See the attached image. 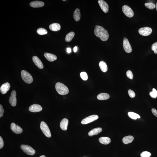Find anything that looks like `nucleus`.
<instances>
[{
	"mask_svg": "<svg viewBox=\"0 0 157 157\" xmlns=\"http://www.w3.org/2000/svg\"><path fill=\"white\" fill-rule=\"evenodd\" d=\"M94 34L97 37L99 38L102 41H106L109 38V35L108 31L100 26H95Z\"/></svg>",
	"mask_w": 157,
	"mask_h": 157,
	"instance_id": "obj_1",
	"label": "nucleus"
},
{
	"mask_svg": "<svg viewBox=\"0 0 157 157\" xmlns=\"http://www.w3.org/2000/svg\"><path fill=\"white\" fill-rule=\"evenodd\" d=\"M56 90L60 95H67L69 93V89L68 87L64 84L60 82H58L56 84Z\"/></svg>",
	"mask_w": 157,
	"mask_h": 157,
	"instance_id": "obj_2",
	"label": "nucleus"
},
{
	"mask_svg": "<svg viewBox=\"0 0 157 157\" xmlns=\"http://www.w3.org/2000/svg\"><path fill=\"white\" fill-rule=\"evenodd\" d=\"M21 75L22 79L27 84H30L32 82L33 79L32 76L27 71L22 70L21 72Z\"/></svg>",
	"mask_w": 157,
	"mask_h": 157,
	"instance_id": "obj_3",
	"label": "nucleus"
},
{
	"mask_svg": "<svg viewBox=\"0 0 157 157\" xmlns=\"http://www.w3.org/2000/svg\"><path fill=\"white\" fill-rule=\"evenodd\" d=\"M40 128L44 135L48 138H50L51 134L48 125L44 122L42 121L40 123Z\"/></svg>",
	"mask_w": 157,
	"mask_h": 157,
	"instance_id": "obj_4",
	"label": "nucleus"
},
{
	"mask_svg": "<svg viewBox=\"0 0 157 157\" xmlns=\"http://www.w3.org/2000/svg\"><path fill=\"white\" fill-rule=\"evenodd\" d=\"M21 148L27 154L33 155L35 153V150L31 146L28 145H22L20 146Z\"/></svg>",
	"mask_w": 157,
	"mask_h": 157,
	"instance_id": "obj_5",
	"label": "nucleus"
},
{
	"mask_svg": "<svg viewBox=\"0 0 157 157\" xmlns=\"http://www.w3.org/2000/svg\"><path fill=\"white\" fill-rule=\"evenodd\" d=\"M122 10L125 15L129 18H132L134 16V13L132 10L128 6H123L122 7Z\"/></svg>",
	"mask_w": 157,
	"mask_h": 157,
	"instance_id": "obj_6",
	"label": "nucleus"
},
{
	"mask_svg": "<svg viewBox=\"0 0 157 157\" xmlns=\"http://www.w3.org/2000/svg\"><path fill=\"white\" fill-rule=\"evenodd\" d=\"M123 46L125 52L127 53H130L132 52V49L129 40L126 38L125 37L123 42Z\"/></svg>",
	"mask_w": 157,
	"mask_h": 157,
	"instance_id": "obj_7",
	"label": "nucleus"
},
{
	"mask_svg": "<svg viewBox=\"0 0 157 157\" xmlns=\"http://www.w3.org/2000/svg\"><path fill=\"white\" fill-rule=\"evenodd\" d=\"M152 29L148 27H145L140 29L138 32L141 35L144 36H148L151 34Z\"/></svg>",
	"mask_w": 157,
	"mask_h": 157,
	"instance_id": "obj_8",
	"label": "nucleus"
},
{
	"mask_svg": "<svg viewBox=\"0 0 157 157\" xmlns=\"http://www.w3.org/2000/svg\"><path fill=\"white\" fill-rule=\"evenodd\" d=\"M98 118V116L95 115L90 116L83 119L81 123L82 124H87L97 120Z\"/></svg>",
	"mask_w": 157,
	"mask_h": 157,
	"instance_id": "obj_9",
	"label": "nucleus"
},
{
	"mask_svg": "<svg viewBox=\"0 0 157 157\" xmlns=\"http://www.w3.org/2000/svg\"><path fill=\"white\" fill-rule=\"evenodd\" d=\"M16 93L15 90L12 91L9 99V102L12 106H16L17 104Z\"/></svg>",
	"mask_w": 157,
	"mask_h": 157,
	"instance_id": "obj_10",
	"label": "nucleus"
},
{
	"mask_svg": "<svg viewBox=\"0 0 157 157\" xmlns=\"http://www.w3.org/2000/svg\"><path fill=\"white\" fill-rule=\"evenodd\" d=\"M98 2L102 11L105 13H108L109 10V7L107 3L103 0H99Z\"/></svg>",
	"mask_w": 157,
	"mask_h": 157,
	"instance_id": "obj_11",
	"label": "nucleus"
},
{
	"mask_svg": "<svg viewBox=\"0 0 157 157\" xmlns=\"http://www.w3.org/2000/svg\"><path fill=\"white\" fill-rule=\"evenodd\" d=\"M10 129L13 132L16 134H20L23 132V129L22 128L14 123H11L10 125Z\"/></svg>",
	"mask_w": 157,
	"mask_h": 157,
	"instance_id": "obj_12",
	"label": "nucleus"
},
{
	"mask_svg": "<svg viewBox=\"0 0 157 157\" xmlns=\"http://www.w3.org/2000/svg\"><path fill=\"white\" fill-rule=\"evenodd\" d=\"M29 110L30 111L33 112H39L42 110V108L40 105L34 104L31 106L29 107Z\"/></svg>",
	"mask_w": 157,
	"mask_h": 157,
	"instance_id": "obj_13",
	"label": "nucleus"
},
{
	"mask_svg": "<svg viewBox=\"0 0 157 157\" xmlns=\"http://www.w3.org/2000/svg\"><path fill=\"white\" fill-rule=\"evenodd\" d=\"M10 84L8 82H6L3 84L0 88V90L1 94H4L6 93L10 90Z\"/></svg>",
	"mask_w": 157,
	"mask_h": 157,
	"instance_id": "obj_14",
	"label": "nucleus"
},
{
	"mask_svg": "<svg viewBox=\"0 0 157 157\" xmlns=\"http://www.w3.org/2000/svg\"><path fill=\"white\" fill-rule=\"evenodd\" d=\"M32 60L34 64L39 68L40 69L43 68L44 66L43 63L38 57L36 56L33 57Z\"/></svg>",
	"mask_w": 157,
	"mask_h": 157,
	"instance_id": "obj_15",
	"label": "nucleus"
},
{
	"mask_svg": "<svg viewBox=\"0 0 157 157\" xmlns=\"http://www.w3.org/2000/svg\"><path fill=\"white\" fill-rule=\"evenodd\" d=\"M30 5L33 8H39L43 7L44 5V3L42 1H34L30 3Z\"/></svg>",
	"mask_w": 157,
	"mask_h": 157,
	"instance_id": "obj_16",
	"label": "nucleus"
},
{
	"mask_svg": "<svg viewBox=\"0 0 157 157\" xmlns=\"http://www.w3.org/2000/svg\"><path fill=\"white\" fill-rule=\"evenodd\" d=\"M44 56L50 62L55 61L57 59V57L55 55L49 53H45Z\"/></svg>",
	"mask_w": 157,
	"mask_h": 157,
	"instance_id": "obj_17",
	"label": "nucleus"
},
{
	"mask_svg": "<svg viewBox=\"0 0 157 157\" xmlns=\"http://www.w3.org/2000/svg\"><path fill=\"white\" fill-rule=\"evenodd\" d=\"M69 120L66 118L63 119L60 123V127L63 130L66 131L67 129V127L69 124Z\"/></svg>",
	"mask_w": 157,
	"mask_h": 157,
	"instance_id": "obj_18",
	"label": "nucleus"
},
{
	"mask_svg": "<svg viewBox=\"0 0 157 157\" xmlns=\"http://www.w3.org/2000/svg\"><path fill=\"white\" fill-rule=\"evenodd\" d=\"M61 27L59 24L54 23L51 24L49 26V29L51 31H57L60 30Z\"/></svg>",
	"mask_w": 157,
	"mask_h": 157,
	"instance_id": "obj_19",
	"label": "nucleus"
},
{
	"mask_svg": "<svg viewBox=\"0 0 157 157\" xmlns=\"http://www.w3.org/2000/svg\"><path fill=\"white\" fill-rule=\"evenodd\" d=\"M102 131V128H95L91 130L90 132H89L88 135L89 136H91L97 135V134H98L101 132Z\"/></svg>",
	"mask_w": 157,
	"mask_h": 157,
	"instance_id": "obj_20",
	"label": "nucleus"
},
{
	"mask_svg": "<svg viewBox=\"0 0 157 157\" xmlns=\"http://www.w3.org/2000/svg\"><path fill=\"white\" fill-rule=\"evenodd\" d=\"M73 18L76 21H78L80 20L81 18V13L79 9H76L74 12Z\"/></svg>",
	"mask_w": 157,
	"mask_h": 157,
	"instance_id": "obj_21",
	"label": "nucleus"
},
{
	"mask_svg": "<svg viewBox=\"0 0 157 157\" xmlns=\"http://www.w3.org/2000/svg\"><path fill=\"white\" fill-rule=\"evenodd\" d=\"M99 141L102 144L107 145L111 142V139L108 137H102L99 138Z\"/></svg>",
	"mask_w": 157,
	"mask_h": 157,
	"instance_id": "obj_22",
	"label": "nucleus"
},
{
	"mask_svg": "<svg viewBox=\"0 0 157 157\" xmlns=\"http://www.w3.org/2000/svg\"><path fill=\"white\" fill-rule=\"evenodd\" d=\"M110 96L108 93H102L99 94L97 96V98L99 100H107L109 98Z\"/></svg>",
	"mask_w": 157,
	"mask_h": 157,
	"instance_id": "obj_23",
	"label": "nucleus"
},
{
	"mask_svg": "<svg viewBox=\"0 0 157 157\" xmlns=\"http://www.w3.org/2000/svg\"><path fill=\"white\" fill-rule=\"evenodd\" d=\"M134 139V138L132 136H128L124 137L123 142L124 144H127L132 142Z\"/></svg>",
	"mask_w": 157,
	"mask_h": 157,
	"instance_id": "obj_24",
	"label": "nucleus"
},
{
	"mask_svg": "<svg viewBox=\"0 0 157 157\" xmlns=\"http://www.w3.org/2000/svg\"><path fill=\"white\" fill-rule=\"evenodd\" d=\"M99 66L102 72H105L108 71V66L105 62L103 61H100L99 63Z\"/></svg>",
	"mask_w": 157,
	"mask_h": 157,
	"instance_id": "obj_25",
	"label": "nucleus"
},
{
	"mask_svg": "<svg viewBox=\"0 0 157 157\" xmlns=\"http://www.w3.org/2000/svg\"><path fill=\"white\" fill-rule=\"evenodd\" d=\"M75 35V33L73 31L70 32L66 36L65 40L67 42H70L73 38Z\"/></svg>",
	"mask_w": 157,
	"mask_h": 157,
	"instance_id": "obj_26",
	"label": "nucleus"
},
{
	"mask_svg": "<svg viewBox=\"0 0 157 157\" xmlns=\"http://www.w3.org/2000/svg\"><path fill=\"white\" fill-rule=\"evenodd\" d=\"M128 114L130 118L134 120H136L137 118H140V116L138 114L132 112L128 113Z\"/></svg>",
	"mask_w": 157,
	"mask_h": 157,
	"instance_id": "obj_27",
	"label": "nucleus"
},
{
	"mask_svg": "<svg viewBox=\"0 0 157 157\" xmlns=\"http://www.w3.org/2000/svg\"><path fill=\"white\" fill-rule=\"evenodd\" d=\"M37 32L40 35H43L47 34L48 31L45 29L43 28H40L37 30Z\"/></svg>",
	"mask_w": 157,
	"mask_h": 157,
	"instance_id": "obj_28",
	"label": "nucleus"
},
{
	"mask_svg": "<svg viewBox=\"0 0 157 157\" xmlns=\"http://www.w3.org/2000/svg\"><path fill=\"white\" fill-rule=\"evenodd\" d=\"M145 6L148 9L153 10L156 8V5L153 3L152 2L146 3L145 4Z\"/></svg>",
	"mask_w": 157,
	"mask_h": 157,
	"instance_id": "obj_29",
	"label": "nucleus"
},
{
	"mask_svg": "<svg viewBox=\"0 0 157 157\" xmlns=\"http://www.w3.org/2000/svg\"><path fill=\"white\" fill-rule=\"evenodd\" d=\"M149 95L152 98H156L157 97V91L156 89L153 88L152 89V91L150 92Z\"/></svg>",
	"mask_w": 157,
	"mask_h": 157,
	"instance_id": "obj_30",
	"label": "nucleus"
},
{
	"mask_svg": "<svg viewBox=\"0 0 157 157\" xmlns=\"http://www.w3.org/2000/svg\"><path fill=\"white\" fill-rule=\"evenodd\" d=\"M80 75L81 78L84 81H86L88 79V76L86 72H81Z\"/></svg>",
	"mask_w": 157,
	"mask_h": 157,
	"instance_id": "obj_31",
	"label": "nucleus"
},
{
	"mask_svg": "<svg viewBox=\"0 0 157 157\" xmlns=\"http://www.w3.org/2000/svg\"><path fill=\"white\" fill-rule=\"evenodd\" d=\"M151 153L150 152H143L141 154V157H149L151 156Z\"/></svg>",
	"mask_w": 157,
	"mask_h": 157,
	"instance_id": "obj_32",
	"label": "nucleus"
},
{
	"mask_svg": "<svg viewBox=\"0 0 157 157\" xmlns=\"http://www.w3.org/2000/svg\"><path fill=\"white\" fill-rule=\"evenodd\" d=\"M152 49L154 51L155 53L157 54V42L154 43L152 45Z\"/></svg>",
	"mask_w": 157,
	"mask_h": 157,
	"instance_id": "obj_33",
	"label": "nucleus"
},
{
	"mask_svg": "<svg viewBox=\"0 0 157 157\" xmlns=\"http://www.w3.org/2000/svg\"><path fill=\"white\" fill-rule=\"evenodd\" d=\"M126 74L128 77L132 79L133 78V75L132 72L130 70H128Z\"/></svg>",
	"mask_w": 157,
	"mask_h": 157,
	"instance_id": "obj_34",
	"label": "nucleus"
},
{
	"mask_svg": "<svg viewBox=\"0 0 157 157\" xmlns=\"http://www.w3.org/2000/svg\"><path fill=\"white\" fill-rule=\"evenodd\" d=\"M128 93L129 96L131 98H134L135 96V93L132 90L130 89L128 90Z\"/></svg>",
	"mask_w": 157,
	"mask_h": 157,
	"instance_id": "obj_35",
	"label": "nucleus"
},
{
	"mask_svg": "<svg viewBox=\"0 0 157 157\" xmlns=\"http://www.w3.org/2000/svg\"><path fill=\"white\" fill-rule=\"evenodd\" d=\"M4 110L3 108L2 105H0V117H2L3 115Z\"/></svg>",
	"mask_w": 157,
	"mask_h": 157,
	"instance_id": "obj_36",
	"label": "nucleus"
},
{
	"mask_svg": "<svg viewBox=\"0 0 157 157\" xmlns=\"http://www.w3.org/2000/svg\"><path fill=\"white\" fill-rule=\"evenodd\" d=\"M4 146V142L3 138L1 136L0 137V149L2 148Z\"/></svg>",
	"mask_w": 157,
	"mask_h": 157,
	"instance_id": "obj_37",
	"label": "nucleus"
},
{
	"mask_svg": "<svg viewBox=\"0 0 157 157\" xmlns=\"http://www.w3.org/2000/svg\"><path fill=\"white\" fill-rule=\"evenodd\" d=\"M152 113L155 116L157 117V111L155 108H152Z\"/></svg>",
	"mask_w": 157,
	"mask_h": 157,
	"instance_id": "obj_38",
	"label": "nucleus"
},
{
	"mask_svg": "<svg viewBox=\"0 0 157 157\" xmlns=\"http://www.w3.org/2000/svg\"><path fill=\"white\" fill-rule=\"evenodd\" d=\"M67 51L68 53H69L72 52V50L70 48H68L67 49Z\"/></svg>",
	"mask_w": 157,
	"mask_h": 157,
	"instance_id": "obj_39",
	"label": "nucleus"
},
{
	"mask_svg": "<svg viewBox=\"0 0 157 157\" xmlns=\"http://www.w3.org/2000/svg\"><path fill=\"white\" fill-rule=\"evenodd\" d=\"M78 50V47L77 46L75 47L74 48H73V51L74 52H77Z\"/></svg>",
	"mask_w": 157,
	"mask_h": 157,
	"instance_id": "obj_40",
	"label": "nucleus"
},
{
	"mask_svg": "<svg viewBox=\"0 0 157 157\" xmlns=\"http://www.w3.org/2000/svg\"><path fill=\"white\" fill-rule=\"evenodd\" d=\"M156 8L157 10V2L156 3Z\"/></svg>",
	"mask_w": 157,
	"mask_h": 157,
	"instance_id": "obj_41",
	"label": "nucleus"
},
{
	"mask_svg": "<svg viewBox=\"0 0 157 157\" xmlns=\"http://www.w3.org/2000/svg\"><path fill=\"white\" fill-rule=\"evenodd\" d=\"M39 157H46V156H45V155H42V156H40Z\"/></svg>",
	"mask_w": 157,
	"mask_h": 157,
	"instance_id": "obj_42",
	"label": "nucleus"
},
{
	"mask_svg": "<svg viewBox=\"0 0 157 157\" xmlns=\"http://www.w3.org/2000/svg\"></svg>",
	"mask_w": 157,
	"mask_h": 157,
	"instance_id": "obj_43",
	"label": "nucleus"
}]
</instances>
